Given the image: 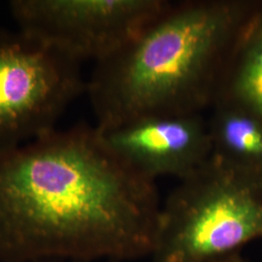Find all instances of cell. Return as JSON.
Segmentation results:
<instances>
[{"mask_svg":"<svg viewBox=\"0 0 262 262\" xmlns=\"http://www.w3.org/2000/svg\"><path fill=\"white\" fill-rule=\"evenodd\" d=\"M161 206L95 126L56 129L0 156V262L151 256Z\"/></svg>","mask_w":262,"mask_h":262,"instance_id":"cell-1","label":"cell"},{"mask_svg":"<svg viewBox=\"0 0 262 262\" xmlns=\"http://www.w3.org/2000/svg\"><path fill=\"white\" fill-rule=\"evenodd\" d=\"M257 12L235 0L171 1L138 35L95 62L85 90L95 127L212 108Z\"/></svg>","mask_w":262,"mask_h":262,"instance_id":"cell-2","label":"cell"},{"mask_svg":"<svg viewBox=\"0 0 262 262\" xmlns=\"http://www.w3.org/2000/svg\"><path fill=\"white\" fill-rule=\"evenodd\" d=\"M262 238V174L211 156L161 206L155 262H215Z\"/></svg>","mask_w":262,"mask_h":262,"instance_id":"cell-3","label":"cell"},{"mask_svg":"<svg viewBox=\"0 0 262 262\" xmlns=\"http://www.w3.org/2000/svg\"><path fill=\"white\" fill-rule=\"evenodd\" d=\"M81 64L19 29L0 28V156L56 130L86 90Z\"/></svg>","mask_w":262,"mask_h":262,"instance_id":"cell-4","label":"cell"},{"mask_svg":"<svg viewBox=\"0 0 262 262\" xmlns=\"http://www.w3.org/2000/svg\"><path fill=\"white\" fill-rule=\"evenodd\" d=\"M167 0H15L19 30L81 63L97 62L138 35L166 9Z\"/></svg>","mask_w":262,"mask_h":262,"instance_id":"cell-5","label":"cell"},{"mask_svg":"<svg viewBox=\"0 0 262 262\" xmlns=\"http://www.w3.org/2000/svg\"><path fill=\"white\" fill-rule=\"evenodd\" d=\"M98 131L117 156L156 181L160 176L184 178L212 156L202 114L148 117Z\"/></svg>","mask_w":262,"mask_h":262,"instance_id":"cell-6","label":"cell"},{"mask_svg":"<svg viewBox=\"0 0 262 262\" xmlns=\"http://www.w3.org/2000/svg\"><path fill=\"white\" fill-rule=\"evenodd\" d=\"M207 121L213 156L262 174V119L243 107L219 101Z\"/></svg>","mask_w":262,"mask_h":262,"instance_id":"cell-7","label":"cell"},{"mask_svg":"<svg viewBox=\"0 0 262 262\" xmlns=\"http://www.w3.org/2000/svg\"><path fill=\"white\" fill-rule=\"evenodd\" d=\"M219 101L238 105L262 119V10L236 48Z\"/></svg>","mask_w":262,"mask_h":262,"instance_id":"cell-8","label":"cell"},{"mask_svg":"<svg viewBox=\"0 0 262 262\" xmlns=\"http://www.w3.org/2000/svg\"><path fill=\"white\" fill-rule=\"evenodd\" d=\"M215 262H250L246 259H244L243 257L239 254V253H236L233 255H230V256H227L225 258L223 259H220V260H216Z\"/></svg>","mask_w":262,"mask_h":262,"instance_id":"cell-9","label":"cell"},{"mask_svg":"<svg viewBox=\"0 0 262 262\" xmlns=\"http://www.w3.org/2000/svg\"><path fill=\"white\" fill-rule=\"evenodd\" d=\"M53 262H67V261H53Z\"/></svg>","mask_w":262,"mask_h":262,"instance_id":"cell-10","label":"cell"}]
</instances>
